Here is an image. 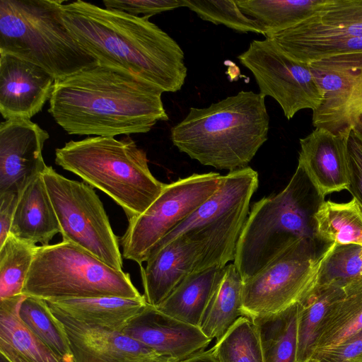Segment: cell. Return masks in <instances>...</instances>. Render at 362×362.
Returning <instances> with one entry per match:
<instances>
[{"label": "cell", "mask_w": 362, "mask_h": 362, "mask_svg": "<svg viewBox=\"0 0 362 362\" xmlns=\"http://www.w3.org/2000/svg\"><path fill=\"white\" fill-rule=\"evenodd\" d=\"M63 23L99 64L126 71L164 92H176L187 77L185 54L167 33L149 21L89 2L64 1Z\"/></svg>", "instance_id": "6da1fadb"}, {"label": "cell", "mask_w": 362, "mask_h": 362, "mask_svg": "<svg viewBox=\"0 0 362 362\" xmlns=\"http://www.w3.org/2000/svg\"><path fill=\"white\" fill-rule=\"evenodd\" d=\"M163 93L126 71L98 64L55 80L48 112L69 134L146 133L168 119Z\"/></svg>", "instance_id": "7a4b0ae2"}, {"label": "cell", "mask_w": 362, "mask_h": 362, "mask_svg": "<svg viewBox=\"0 0 362 362\" xmlns=\"http://www.w3.org/2000/svg\"><path fill=\"white\" fill-rule=\"evenodd\" d=\"M264 99L241 90L207 107H191L171 129L173 144L204 165L229 172L247 167L268 139Z\"/></svg>", "instance_id": "3957f363"}, {"label": "cell", "mask_w": 362, "mask_h": 362, "mask_svg": "<svg viewBox=\"0 0 362 362\" xmlns=\"http://www.w3.org/2000/svg\"><path fill=\"white\" fill-rule=\"evenodd\" d=\"M324 202L325 197L298 164L281 192L255 202L239 238L233 260L243 281L295 241L319 240L315 215Z\"/></svg>", "instance_id": "277c9868"}, {"label": "cell", "mask_w": 362, "mask_h": 362, "mask_svg": "<svg viewBox=\"0 0 362 362\" xmlns=\"http://www.w3.org/2000/svg\"><path fill=\"white\" fill-rule=\"evenodd\" d=\"M55 163L110 197L128 221L144 212L165 185L153 175L146 152L129 136L71 140L56 148Z\"/></svg>", "instance_id": "5b68a950"}, {"label": "cell", "mask_w": 362, "mask_h": 362, "mask_svg": "<svg viewBox=\"0 0 362 362\" xmlns=\"http://www.w3.org/2000/svg\"><path fill=\"white\" fill-rule=\"evenodd\" d=\"M64 0H0V53L35 64L55 80L98 64L72 37Z\"/></svg>", "instance_id": "8992f818"}, {"label": "cell", "mask_w": 362, "mask_h": 362, "mask_svg": "<svg viewBox=\"0 0 362 362\" xmlns=\"http://www.w3.org/2000/svg\"><path fill=\"white\" fill-rule=\"evenodd\" d=\"M258 184L257 172L248 166L222 175L218 189L160 240L151 252L183 236L197 248L198 257L193 272L225 267L235 259L250 200Z\"/></svg>", "instance_id": "52a82bcc"}, {"label": "cell", "mask_w": 362, "mask_h": 362, "mask_svg": "<svg viewBox=\"0 0 362 362\" xmlns=\"http://www.w3.org/2000/svg\"><path fill=\"white\" fill-rule=\"evenodd\" d=\"M23 294L44 299L142 296L130 276L66 241L39 246Z\"/></svg>", "instance_id": "ba28073f"}, {"label": "cell", "mask_w": 362, "mask_h": 362, "mask_svg": "<svg viewBox=\"0 0 362 362\" xmlns=\"http://www.w3.org/2000/svg\"><path fill=\"white\" fill-rule=\"evenodd\" d=\"M334 243L299 239L244 281L243 315L252 320L280 313L299 303L315 286Z\"/></svg>", "instance_id": "9c48e42d"}, {"label": "cell", "mask_w": 362, "mask_h": 362, "mask_svg": "<svg viewBox=\"0 0 362 362\" xmlns=\"http://www.w3.org/2000/svg\"><path fill=\"white\" fill-rule=\"evenodd\" d=\"M42 177L60 226L62 240L90 253L115 269L122 270L119 240L93 187L85 182L64 177L52 166L47 165Z\"/></svg>", "instance_id": "30bf717a"}, {"label": "cell", "mask_w": 362, "mask_h": 362, "mask_svg": "<svg viewBox=\"0 0 362 362\" xmlns=\"http://www.w3.org/2000/svg\"><path fill=\"white\" fill-rule=\"evenodd\" d=\"M221 177L213 172L194 173L165 184L144 212L128 221L125 233L119 238L122 257L139 266L145 262L154 246L218 189Z\"/></svg>", "instance_id": "8fae6325"}, {"label": "cell", "mask_w": 362, "mask_h": 362, "mask_svg": "<svg viewBox=\"0 0 362 362\" xmlns=\"http://www.w3.org/2000/svg\"><path fill=\"white\" fill-rule=\"evenodd\" d=\"M238 59L253 74L259 93L273 98L288 119L320 105L322 93L309 64L291 58L269 39L252 41Z\"/></svg>", "instance_id": "7c38bea8"}, {"label": "cell", "mask_w": 362, "mask_h": 362, "mask_svg": "<svg viewBox=\"0 0 362 362\" xmlns=\"http://www.w3.org/2000/svg\"><path fill=\"white\" fill-rule=\"evenodd\" d=\"M322 93L313 111L315 128L349 136L362 122V53L335 55L309 63Z\"/></svg>", "instance_id": "4fadbf2b"}, {"label": "cell", "mask_w": 362, "mask_h": 362, "mask_svg": "<svg viewBox=\"0 0 362 362\" xmlns=\"http://www.w3.org/2000/svg\"><path fill=\"white\" fill-rule=\"evenodd\" d=\"M48 132L30 119L13 118L0 124V193L19 192L47 165L42 148Z\"/></svg>", "instance_id": "5bb4252c"}, {"label": "cell", "mask_w": 362, "mask_h": 362, "mask_svg": "<svg viewBox=\"0 0 362 362\" xmlns=\"http://www.w3.org/2000/svg\"><path fill=\"white\" fill-rule=\"evenodd\" d=\"M49 308L63 325L74 362L168 361L122 332L83 324L53 308Z\"/></svg>", "instance_id": "9a60e30c"}, {"label": "cell", "mask_w": 362, "mask_h": 362, "mask_svg": "<svg viewBox=\"0 0 362 362\" xmlns=\"http://www.w3.org/2000/svg\"><path fill=\"white\" fill-rule=\"evenodd\" d=\"M122 332L172 362L181 361L204 351L211 341L199 327L165 314L148 304Z\"/></svg>", "instance_id": "2e32d148"}, {"label": "cell", "mask_w": 362, "mask_h": 362, "mask_svg": "<svg viewBox=\"0 0 362 362\" xmlns=\"http://www.w3.org/2000/svg\"><path fill=\"white\" fill-rule=\"evenodd\" d=\"M54 77L42 67L0 53V112L6 120L30 119L49 100Z\"/></svg>", "instance_id": "e0dca14e"}, {"label": "cell", "mask_w": 362, "mask_h": 362, "mask_svg": "<svg viewBox=\"0 0 362 362\" xmlns=\"http://www.w3.org/2000/svg\"><path fill=\"white\" fill-rule=\"evenodd\" d=\"M348 137L315 128L300 139L298 164L324 197L348 188Z\"/></svg>", "instance_id": "ac0fdd59"}, {"label": "cell", "mask_w": 362, "mask_h": 362, "mask_svg": "<svg viewBox=\"0 0 362 362\" xmlns=\"http://www.w3.org/2000/svg\"><path fill=\"white\" fill-rule=\"evenodd\" d=\"M197 257V247L183 236L153 250L145 267L140 266L147 303L158 306L194 271Z\"/></svg>", "instance_id": "d6986e66"}, {"label": "cell", "mask_w": 362, "mask_h": 362, "mask_svg": "<svg viewBox=\"0 0 362 362\" xmlns=\"http://www.w3.org/2000/svg\"><path fill=\"white\" fill-rule=\"evenodd\" d=\"M60 232L42 173H37L18 192L10 233L35 244L47 245Z\"/></svg>", "instance_id": "ffe728a7"}, {"label": "cell", "mask_w": 362, "mask_h": 362, "mask_svg": "<svg viewBox=\"0 0 362 362\" xmlns=\"http://www.w3.org/2000/svg\"><path fill=\"white\" fill-rule=\"evenodd\" d=\"M45 301L49 307L81 323L117 332H122L148 305L144 296L134 298L101 296Z\"/></svg>", "instance_id": "44dd1931"}, {"label": "cell", "mask_w": 362, "mask_h": 362, "mask_svg": "<svg viewBox=\"0 0 362 362\" xmlns=\"http://www.w3.org/2000/svg\"><path fill=\"white\" fill-rule=\"evenodd\" d=\"M25 295L0 299V352L10 362H68L56 355L21 321Z\"/></svg>", "instance_id": "7402d4cb"}, {"label": "cell", "mask_w": 362, "mask_h": 362, "mask_svg": "<svg viewBox=\"0 0 362 362\" xmlns=\"http://www.w3.org/2000/svg\"><path fill=\"white\" fill-rule=\"evenodd\" d=\"M224 268L214 267L192 272L156 308L199 327L205 310L223 279Z\"/></svg>", "instance_id": "603a6c76"}, {"label": "cell", "mask_w": 362, "mask_h": 362, "mask_svg": "<svg viewBox=\"0 0 362 362\" xmlns=\"http://www.w3.org/2000/svg\"><path fill=\"white\" fill-rule=\"evenodd\" d=\"M279 33L300 37H362V0H325L313 16Z\"/></svg>", "instance_id": "cb8c5ba5"}, {"label": "cell", "mask_w": 362, "mask_h": 362, "mask_svg": "<svg viewBox=\"0 0 362 362\" xmlns=\"http://www.w3.org/2000/svg\"><path fill=\"white\" fill-rule=\"evenodd\" d=\"M243 280L233 263L224 268L223 279L202 317L199 329L218 340L243 315Z\"/></svg>", "instance_id": "d4e9b609"}, {"label": "cell", "mask_w": 362, "mask_h": 362, "mask_svg": "<svg viewBox=\"0 0 362 362\" xmlns=\"http://www.w3.org/2000/svg\"><path fill=\"white\" fill-rule=\"evenodd\" d=\"M343 288V296L333 304L322 323L314 354L332 348L362 329V276Z\"/></svg>", "instance_id": "484cf974"}, {"label": "cell", "mask_w": 362, "mask_h": 362, "mask_svg": "<svg viewBox=\"0 0 362 362\" xmlns=\"http://www.w3.org/2000/svg\"><path fill=\"white\" fill-rule=\"evenodd\" d=\"M343 295V287L316 284L298 303V362L312 358L322 323L331 307Z\"/></svg>", "instance_id": "4316f807"}, {"label": "cell", "mask_w": 362, "mask_h": 362, "mask_svg": "<svg viewBox=\"0 0 362 362\" xmlns=\"http://www.w3.org/2000/svg\"><path fill=\"white\" fill-rule=\"evenodd\" d=\"M252 320L259 331L264 362H298V303Z\"/></svg>", "instance_id": "83f0119b"}, {"label": "cell", "mask_w": 362, "mask_h": 362, "mask_svg": "<svg viewBox=\"0 0 362 362\" xmlns=\"http://www.w3.org/2000/svg\"><path fill=\"white\" fill-rule=\"evenodd\" d=\"M325 0H235L240 11L255 20L264 36L286 30L313 16Z\"/></svg>", "instance_id": "f1b7e54d"}, {"label": "cell", "mask_w": 362, "mask_h": 362, "mask_svg": "<svg viewBox=\"0 0 362 362\" xmlns=\"http://www.w3.org/2000/svg\"><path fill=\"white\" fill-rule=\"evenodd\" d=\"M316 235L322 243L362 245V210L355 199L325 201L315 215Z\"/></svg>", "instance_id": "f546056e"}, {"label": "cell", "mask_w": 362, "mask_h": 362, "mask_svg": "<svg viewBox=\"0 0 362 362\" xmlns=\"http://www.w3.org/2000/svg\"><path fill=\"white\" fill-rule=\"evenodd\" d=\"M265 37L291 58L307 64L335 55L362 53V37H300L276 33Z\"/></svg>", "instance_id": "4dcf8cb0"}, {"label": "cell", "mask_w": 362, "mask_h": 362, "mask_svg": "<svg viewBox=\"0 0 362 362\" xmlns=\"http://www.w3.org/2000/svg\"><path fill=\"white\" fill-rule=\"evenodd\" d=\"M18 315L23 324L56 355L66 361L74 362L63 325L44 299L25 295Z\"/></svg>", "instance_id": "1f68e13d"}, {"label": "cell", "mask_w": 362, "mask_h": 362, "mask_svg": "<svg viewBox=\"0 0 362 362\" xmlns=\"http://www.w3.org/2000/svg\"><path fill=\"white\" fill-rule=\"evenodd\" d=\"M38 247L11 233L0 246V299L23 294Z\"/></svg>", "instance_id": "d6a6232c"}, {"label": "cell", "mask_w": 362, "mask_h": 362, "mask_svg": "<svg viewBox=\"0 0 362 362\" xmlns=\"http://www.w3.org/2000/svg\"><path fill=\"white\" fill-rule=\"evenodd\" d=\"M218 362H264L258 329L249 317H239L211 348Z\"/></svg>", "instance_id": "836d02e7"}, {"label": "cell", "mask_w": 362, "mask_h": 362, "mask_svg": "<svg viewBox=\"0 0 362 362\" xmlns=\"http://www.w3.org/2000/svg\"><path fill=\"white\" fill-rule=\"evenodd\" d=\"M362 276V245L334 243L320 269L317 285L344 287Z\"/></svg>", "instance_id": "e575fe53"}, {"label": "cell", "mask_w": 362, "mask_h": 362, "mask_svg": "<svg viewBox=\"0 0 362 362\" xmlns=\"http://www.w3.org/2000/svg\"><path fill=\"white\" fill-rule=\"evenodd\" d=\"M184 6L204 21L216 25H224L240 33L252 32L264 35L258 23L245 15L236 4L235 0H183Z\"/></svg>", "instance_id": "d590c367"}, {"label": "cell", "mask_w": 362, "mask_h": 362, "mask_svg": "<svg viewBox=\"0 0 362 362\" xmlns=\"http://www.w3.org/2000/svg\"><path fill=\"white\" fill-rule=\"evenodd\" d=\"M349 186L347 190L362 210V132L353 128L348 137Z\"/></svg>", "instance_id": "8d00e7d4"}, {"label": "cell", "mask_w": 362, "mask_h": 362, "mask_svg": "<svg viewBox=\"0 0 362 362\" xmlns=\"http://www.w3.org/2000/svg\"><path fill=\"white\" fill-rule=\"evenodd\" d=\"M103 3L106 8L148 17L184 6L183 0H104Z\"/></svg>", "instance_id": "74e56055"}, {"label": "cell", "mask_w": 362, "mask_h": 362, "mask_svg": "<svg viewBox=\"0 0 362 362\" xmlns=\"http://www.w3.org/2000/svg\"><path fill=\"white\" fill-rule=\"evenodd\" d=\"M317 362H362V329L329 349L313 354Z\"/></svg>", "instance_id": "f35d334b"}, {"label": "cell", "mask_w": 362, "mask_h": 362, "mask_svg": "<svg viewBox=\"0 0 362 362\" xmlns=\"http://www.w3.org/2000/svg\"><path fill=\"white\" fill-rule=\"evenodd\" d=\"M18 198V192L0 193V246L10 234Z\"/></svg>", "instance_id": "ab89813d"}, {"label": "cell", "mask_w": 362, "mask_h": 362, "mask_svg": "<svg viewBox=\"0 0 362 362\" xmlns=\"http://www.w3.org/2000/svg\"><path fill=\"white\" fill-rule=\"evenodd\" d=\"M179 362H218V361L211 349L208 351H199Z\"/></svg>", "instance_id": "60d3db41"}, {"label": "cell", "mask_w": 362, "mask_h": 362, "mask_svg": "<svg viewBox=\"0 0 362 362\" xmlns=\"http://www.w3.org/2000/svg\"><path fill=\"white\" fill-rule=\"evenodd\" d=\"M0 362H10L6 357L1 354Z\"/></svg>", "instance_id": "b9f144b4"}, {"label": "cell", "mask_w": 362, "mask_h": 362, "mask_svg": "<svg viewBox=\"0 0 362 362\" xmlns=\"http://www.w3.org/2000/svg\"><path fill=\"white\" fill-rule=\"evenodd\" d=\"M306 362H317V361H315V359L311 358L310 360H309V361H308Z\"/></svg>", "instance_id": "7bdbcfd3"}, {"label": "cell", "mask_w": 362, "mask_h": 362, "mask_svg": "<svg viewBox=\"0 0 362 362\" xmlns=\"http://www.w3.org/2000/svg\"><path fill=\"white\" fill-rule=\"evenodd\" d=\"M158 362H172V361H158Z\"/></svg>", "instance_id": "ee69618b"}]
</instances>
